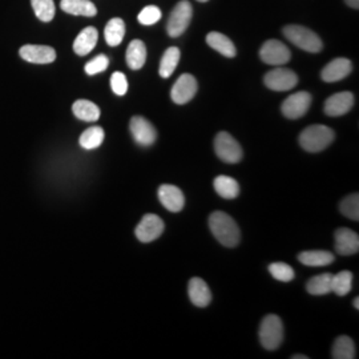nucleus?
<instances>
[{"mask_svg": "<svg viewBox=\"0 0 359 359\" xmlns=\"http://www.w3.org/2000/svg\"><path fill=\"white\" fill-rule=\"evenodd\" d=\"M192 15V4L188 0L179 1L169 15L167 23L168 35L172 38H179L180 35H182L191 25Z\"/></svg>", "mask_w": 359, "mask_h": 359, "instance_id": "nucleus-5", "label": "nucleus"}, {"mask_svg": "<svg viewBox=\"0 0 359 359\" xmlns=\"http://www.w3.org/2000/svg\"><path fill=\"white\" fill-rule=\"evenodd\" d=\"M126 35V23L123 19L120 18H114L108 22V25L105 26L104 29V36L105 41L108 43V46L116 47L118 46Z\"/></svg>", "mask_w": 359, "mask_h": 359, "instance_id": "nucleus-24", "label": "nucleus"}, {"mask_svg": "<svg viewBox=\"0 0 359 359\" xmlns=\"http://www.w3.org/2000/svg\"><path fill=\"white\" fill-rule=\"evenodd\" d=\"M283 35L290 43H293L295 47L304 50V51L310 52V53H317L323 48L320 36L304 26H286L283 28Z\"/></svg>", "mask_w": 359, "mask_h": 359, "instance_id": "nucleus-3", "label": "nucleus"}, {"mask_svg": "<svg viewBox=\"0 0 359 359\" xmlns=\"http://www.w3.org/2000/svg\"><path fill=\"white\" fill-rule=\"evenodd\" d=\"M72 112L79 120L83 121H96L100 117V108L90 100H77L72 105Z\"/></svg>", "mask_w": 359, "mask_h": 359, "instance_id": "nucleus-25", "label": "nucleus"}, {"mask_svg": "<svg viewBox=\"0 0 359 359\" xmlns=\"http://www.w3.org/2000/svg\"><path fill=\"white\" fill-rule=\"evenodd\" d=\"M215 189L216 192L226 200H233L238 196L240 193V185L234 179H231L229 176H218L215 179Z\"/></svg>", "mask_w": 359, "mask_h": 359, "instance_id": "nucleus-26", "label": "nucleus"}, {"mask_svg": "<svg viewBox=\"0 0 359 359\" xmlns=\"http://www.w3.org/2000/svg\"><path fill=\"white\" fill-rule=\"evenodd\" d=\"M353 304H354V308L359 309V298H355Z\"/></svg>", "mask_w": 359, "mask_h": 359, "instance_id": "nucleus-40", "label": "nucleus"}, {"mask_svg": "<svg viewBox=\"0 0 359 359\" xmlns=\"http://www.w3.org/2000/svg\"><path fill=\"white\" fill-rule=\"evenodd\" d=\"M347 3V6H350L351 8H359V0H345Z\"/></svg>", "mask_w": 359, "mask_h": 359, "instance_id": "nucleus-38", "label": "nucleus"}, {"mask_svg": "<svg viewBox=\"0 0 359 359\" xmlns=\"http://www.w3.org/2000/svg\"><path fill=\"white\" fill-rule=\"evenodd\" d=\"M180 62V50L177 47H170L168 48L165 53L161 57V63H160V76L168 79L170 75H173V72L176 71V67Z\"/></svg>", "mask_w": 359, "mask_h": 359, "instance_id": "nucleus-30", "label": "nucleus"}, {"mask_svg": "<svg viewBox=\"0 0 359 359\" xmlns=\"http://www.w3.org/2000/svg\"><path fill=\"white\" fill-rule=\"evenodd\" d=\"M109 65V59L105 56V55H99L96 57H93L90 62H88L86 65V72L93 76V75H97L100 72H104Z\"/></svg>", "mask_w": 359, "mask_h": 359, "instance_id": "nucleus-36", "label": "nucleus"}, {"mask_svg": "<svg viewBox=\"0 0 359 359\" xmlns=\"http://www.w3.org/2000/svg\"><path fill=\"white\" fill-rule=\"evenodd\" d=\"M293 359H309V357H306V355H293L292 357Z\"/></svg>", "mask_w": 359, "mask_h": 359, "instance_id": "nucleus-39", "label": "nucleus"}, {"mask_svg": "<svg viewBox=\"0 0 359 359\" xmlns=\"http://www.w3.org/2000/svg\"><path fill=\"white\" fill-rule=\"evenodd\" d=\"M341 213L353 221H358L359 219V196L358 193H353L348 194L341 201L339 205Z\"/></svg>", "mask_w": 359, "mask_h": 359, "instance_id": "nucleus-33", "label": "nucleus"}, {"mask_svg": "<svg viewBox=\"0 0 359 359\" xmlns=\"http://www.w3.org/2000/svg\"><path fill=\"white\" fill-rule=\"evenodd\" d=\"M31 4L39 20L46 23L51 22L56 11L53 0H31Z\"/></svg>", "mask_w": 359, "mask_h": 359, "instance_id": "nucleus-32", "label": "nucleus"}, {"mask_svg": "<svg viewBox=\"0 0 359 359\" xmlns=\"http://www.w3.org/2000/svg\"><path fill=\"white\" fill-rule=\"evenodd\" d=\"M198 1H201V3H204V1H208V0H198Z\"/></svg>", "mask_w": 359, "mask_h": 359, "instance_id": "nucleus-41", "label": "nucleus"}, {"mask_svg": "<svg viewBox=\"0 0 359 359\" xmlns=\"http://www.w3.org/2000/svg\"><path fill=\"white\" fill-rule=\"evenodd\" d=\"M188 294L193 305L197 308H206L212 301V293L204 280L194 277L189 281Z\"/></svg>", "mask_w": 359, "mask_h": 359, "instance_id": "nucleus-18", "label": "nucleus"}, {"mask_svg": "<svg viewBox=\"0 0 359 359\" xmlns=\"http://www.w3.org/2000/svg\"><path fill=\"white\" fill-rule=\"evenodd\" d=\"M354 105V95L351 92H339L325 102V114L332 117L346 115Z\"/></svg>", "mask_w": 359, "mask_h": 359, "instance_id": "nucleus-15", "label": "nucleus"}, {"mask_svg": "<svg viewBox=\"0 0 359 359\" xmlns=\"http://www.w3.org/2000/svg\"><path fill=\"white\" fill-rule=\"evenodd\" d=\"M209 228L218 243L226 248H234L240 243L241 233L236 221L224 212H215L209 217Z\"/></svg>", "mask_w": 359, "mask_h": 359, "instance_id": "nucleus-1", "label": "nucleus"}, {"mask_svg": "<svg viewBox=\"0 0 359 359\" xmlns=\"http://www.w3.org/2000/svg\"><path fill=\"white\" fill-rule=\"evenodd\" d=\"M129 129L135 142L142 147H149L156 142V137H157L156 129L147 118H144L142 116L132 117L129 123Z\"/></svg>", "mask_w": 359, "mask_h": 359, "instance_id": "nucleus-12", "label": "nucleus"}, {"mask_svg": "<svg viewBox=\"0 0 359 359\" xmlns=\"http://www.w3.org/2000/svg\"><path fill=\"white\" fill-rule=\"evenodd\" d=\"M332 357L334 359H354L355 358V345L351 338L342 335L334 342Z\"/></svg>", "mask_w": 359, "mask_h": 359, "instance_id": "nucleus-29", "label": "nucleus"}, {"mask_svg": "<svg viewBox=\"0 0 359 359\" xmlns=\"http://www.w3.org/2000/svg\"><path fill=\"white\" fill-rule=\"evenodd\" d=\"M62 10L75 16H95L97 13L96 6L90 0H62Z\"/></svg>", "mask_w": 359, "mask_h": 359, "instance_id": "nucleus-21", "label": "nucleus"}, {"mask_svg": "<svg viewBox=\"0 0 359 359\" xmlns=\"http://www.w3.org/2000/svg\"><path fill=\"white\" fill-rule=\"evenodd\" d=\"M97 40H99L97 29L95 27H87L75 39L74 51L79 56H86L96 47Z\"/></svg>", "mask_w": 359, "mask_h": 359, "instance_id": "nucleus-19", "label": "nucleus"}, {"mask_svg": "<svg viewBox=\"0 0 359 359\" xmlns=\"http://www.w3.org/2000/svg\"><path fill=\"white\" fill-rule=\"evenodd\" d=\"M311 105V95L308 92H297L290 95L283 103V114L286 118L295 120L305 115Z\"/></svg>", "mask_w": 359, "mask_h": 359, "instance_id": "nucleus-10", "label": "nucleus"}, {"mask_svg": "<svg viewBox=\"0 0 359 359\" xmlns=\"http://www.w3.org/2000/svg\"><path fill=\"white\" fill-rule=\"evenodd\" d=\"M104 137H105V133L102 127H90L81 133L79 144L81 148L92 151L99 148L103 144Z\"/></svg>", "mask_w": 359, "mask_h": 359, "instance_id": "nucleus-28", "label": "nucleus"}, {"mask_svg": "<svg viewBox=\"0 0 359 359\" xmlns=\"http://www.w3.org/2000/svg\"><path fill=\"white\" fill-rule=\"evenodd\" d=\"M215 151L219 160L228 164H236L243 158V148L228 132H219L215 139Z\"/></svg>", "mask_w": 359, "mask_h": 359, "instance_id": "nucleus-6", "label": "nucleus"}, {"mask_svg": "<svg viewBox=\"0 0 359 359\" xmlns=\"http://www.w3.org/2000/svg\"><path fill=\"white\" fill-rule=\"evenodd\" d=\"M164 222L157 215H145L140 224L136 226L135 234L142 243H152L164 231Z\"/></svg>", "mask_w": 359, "mask_h": 359, "instance_id": "nucleus-9", "label": "nucleus"}, {"mask_svg": "<svg viewBox=\"0 0 359 359\" xmlns=\"http://www.w3.org/2000/svg\"><path fill=\"white\" fill-rule=\"evenodd\" d=\"M206 43L216 51L219 52L222 56L234 57L237 55V50L231 39L221 32H209L206 36Z\"/></svg>", "mask_w": 359, "mask_h": 359, "instance_id": "nucleus-20", "label": "nucleus"}, {"mask_svg": "<svg viewBox=\"0 0 359 359\" xmlns=\"http://www.w3.org/2000/svg\"><path fill=\"white\" fill-rule=\"evenodd\" d=\"M19 53L22 59L34 65H50L56 60V51L48 46L27 44L20 48Z\"/></svg>", "mask_w": 359, "mask_h": 359, "instance_id": "nucleus-13", "label": "nucleus"}, {"mask_svg": "<svg viewBox=\"0 0 359 359\" xmlns=\"http://www.w3.org/2000/svg\"><path fill=\"white\" fill-rule=\"evenodd\" d=\"M259 341L266 350H276L283 341V321L280 317L269 314L264 318L259 326Z\"/></svg>", "mask_w": 359, "mask_h": 359, "instance_id": "nucleus-4", "label": "nucleus"}, {"mask_svg": "<svg viewBox=\"0 0 359 359\" xmlns=\"http://www.w3.org/2000/svg\"><path fill=\"white\" fill-rule=\"evenodd\" d=\"M353 65L348 59L337 57L322 69L321 77L326 83H335L348 76L351 74Z\"/></svg>", "mask_w": 359, "mask_h": 359, "instance_id": "nucleus-17", "label": "nucleus"}, {"mask_svg": "<svg viewBox=\"0 0 359 359\" xmlns=\"http://www.w3.org/2000/svg\"><path fill=\"white\" fill-rule=\"evenodd\" d=\"M270 274L283 283H290L294 278V270L292 266H289L287 264L283 262H276L271 264L269 266Z\"/></svg>", "mask_w": 359, "mask_h": 359, "instance_id": "nucleus-34", "label": "nucleus"}, {"mask_svg": "<svg viewBox=\"0 0 359 359\" xmlns=\"http://www.w3.org/2000/svg\"><path fill=\"white\" fill-rule=\"evenodd\" d=\"M111 87L117 96H124L128 90V81L123 72H115L111 77Z\"/></svg>", "mask_w": 359, "mask_h": 359, "instance_id": "nucleus-37", "label": "nucleus"}, {"mask_svg": "<svg viewBox=\"0 0 359 359\" xmlns=\"http://www.w3.org/2000/svg\"><path fill=\"white\" fill-rule=\"evenodd\" d=\"M137 19L144 26H152L161 19V11L156 6H148V7L142 8V11L139 13Z\"/></svg>", "mask_w": 359, "mask_h": 359, "instance_id": "nucleus-35", "label": "nucleus"}, {"mask_svg": "<svg viewBox=\"0 0 359 359\" xmlns=\"http://www.w3.org/2000/svg\"><path fill=\"white\" fill-rule=\"evenodd\" d=\"M265 86L271 90L285 92L294 88L298 83V76L292 69L278 67L276 69H271L265 75Z\"/></svg>", "mask_w": 359, "mask_h": 359, "instance_id": "nucleus-8", "label": "nucleus"}, {"mask_svg": "<svg viewBox=\"0 0 359 359\" xmlns=\"http://www.w3.org/2000/svg\"><path fill=\"white\" fill-rule=\"evenodd\" d=\"M197 93V80L191 74H184L177 79L173 88L170 90V97L173 103H189Z\"/></svg>", "mask_w": 359, "mask_h": 359, "instance_id": "nucleus-11", "label": "nucleus"}, {"mask_svg": "<svg viewBox=\"0 0 359 359\" xmlns=\"http://www.w3.org/2000/svg\"><path fill=\"white\" fill-rule=\"evenodd\" d=\"M298 259L301 264L306 265V266H327L330 264H333L335 261L333 255L330 252L326 250H309V252H302Z\"/></svg>", "mask_w": 359, "mask_h": 359, "instance_id": "nucleus-23", "label": "nucleus"}, {"mask_svg": "<svg viewBox=\"0 0 359 359\" xmlns=\"http://www.w3.org/2000/svg\"><path fill=\"white\" fill-rule=\"evenodd\" d=\"M127 65L130 69H142L147 60V48L142 40H132L127 48Z\"/></svg>", "mask_w": 359, "mask_h": 359, "instance_id": "nucleus-22", "label": "nucleus"}, {"mask_svg": "<svg viewBox=\"0 0 359 359\" xmlns=\"http://www.w3.org/2000/svg\"><path fill=\"white\" fill-rule=\"evenodd\" d=\"M334 130L326 126H310L299 135V145L310 154L326 149L334 142Z\"/></svg>", "mask_w": 359, "mask_h": 359, "instance_id": "nucleus-2", "label": "nucleus"}, {"mask_svg": "<svg viewBox=\"0 0 359 359\" xmlns=\"http://www.w3.org/2000/svg\"><path fill=\"white\" fill-rule=\"evenodd\" d=\"M158 200L172 213H179L185 205L184 193L177 187L169 184H164L158 188Z\"/></svg>", "mask_w": 359, "mask_h": 359, "instance_id": "nucleus-14", "label": "nucleus"}, {"mask_svg": "<svg viewBox=\"0 0 359 359\" xmlns=\"http://www.w3.org/2000/svg\"><path fill=\"white\" fill-rule=\"evenodd\" d=\"M335 250L341 256H353L359 250V236L355 231L341 228L335 231Z\"/></svg>", "mask_w": 359, "mask_h": 359, "instance_id": "nucleus-16", "label": "nucleus"}, {"mask_svg": "<svg viewBox=\"0 0 359 359\" xmlns=\"http://www.w3.org/2000/svg\"><path fill=\"white\" fill-rule=\"evenodd\" d=\"M353 286V273L348 270L339 271L338 274L333 276V281H332V292L337 295L348 294Z\"/></svg>", "mask_w": 359, "mask_h": 359, "instance_id": "nucleus-31", "label": "nucleus"}, {"mask_svg": "<svg viewBox=\"0 0 359 359\" xmlns=\"http://www.w3.org/2000/svg\"><path fill=\"white\" fill-rule=\"evenodd\" d=\"M259 57L264 63L269 65H283L292 59L290 50L280 40H268L259 50Z\"/></svg>", "mask_w": 359, "mask_h": 359, "instance_id": "nucleus-7", "label": "nucleus"}, {"mask_svg": "<svg viewBox=\"0 0 359 359\" xmlns=\"http://www.w3.org/2000/svg\"><path fill=\"white\" fill-rule=\"evenodd\" d=\"M332 281H333V274L323 273L309 280L306 290L313 295L329 294L332 293Z\"/></svg>", "mask_w": 359, "mask_h": 359, "instance_id": "nucleus-27", "label": "nucleus"}]
</instances>
